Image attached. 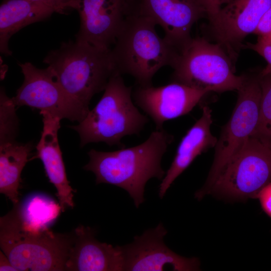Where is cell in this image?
<instances>
[{"instance_id":"44dd1931","label":"cell","mask_w":271,"mask_h":271,"mask_svg":"<svg viewBox=\"0 0 271 271\" xmlns=\"http://www.w3.org/2000/svg\"><path fill=\"white\" fill-rule=\"evenodd\" d=\"M259 74L261 98L258 122L251 136L271 147V74Z\"/></svg>"},{"instance_id":"ba28073f","label":"cell","mask_w":271,"mask_h":271,"mask_svg":"<svg viewBox=\"0 0 271 271\" xmlns=\"http://www.w3.org/2000/svg\"><path fill=\"white\" fill-rule=\"evenodd\" d=\"M18 64L24 80L12 98L16 106L38 109L61 120L66 118L80 122L85 118L89 109L65 91L48 67L38 68L29 62Z\"/></svg>"},{"instance_id":"6da1fadb","label":"cell","mask_w":271,"mask_h":271,"mask_svg":"<svg viewBox=\"0 0 271 271\" xmlns=\"http://www.w3.org/2000/svg\"><path fill=\"white\" fill-rule=\"evenodd\" d=\"M173 140L174 137L163 128L156 129L144 142L134 147L112 152L91 149L83 169L94 174L96 184H111L126 191L138 208L145 201L147 182L153 178L164 177L161 161Z\"/></svg>"},{"instance_id":"8fae6325","label":"cell","mask_w":271,"mask_h":271,"mask_svg":"<svg viewBox=\"0 0 271 271\" xmlns=\"http://www.w3.org/2000/svg\"><path fill=\"white\" fill-rule=\"evenodd\" d=\"M271 7V0H221L217 13L209 18V28L235 64L243 41L253 33L259 20Z\"/></svg>"},{"instance_id":"d6986e66","label":"cell","mask_w":271,"mask_h":271,"mask_svg":"<svg viewBox=\"0 0 271 271\" xmlns=\"http://www.w3.org/2000/svg\"><path fill=\"white\" fill-rule=\"evenodd\" d=\"M33 149L31 143H19L15 141L1 143L0 192L14 204L19 202V189L23 168Z\"/></svg>"},{"instance_id":"7c38bea8","label":"cell","mask_w":271,"mask_h":271,"mask_svg":"<svg viewBox=\"0 0 271 271\" xmlns=\"http://www.w3.org/2000/svg\"><path fill=\"white\" fill-rule=\"evenodd\" d=\"M167 233L160 223L141 235L134 236L131 243L120 246L123 270L162 271L167 266L176 271L200 270L198 258L181 256L166 245L164 238Z\"/></svg>"},{"instance_id":"3957f363","label":"cell","mask_w":271,"mask_h":271,"mask_svg":"<svg viewBox=\"0 0 271 271\" xmlns=\"http://www.w3.org/2000/svg\"><path fill=\"white\" fill-rule=\"evenodd\" d=\"M110 49L75 39L69 40L50 51L43 62L65 91L89 108L93 96L104 91L110 78L116 74Z\"/></svg>"},{"instance_id":"277c9868","label":"cell","mask_w":271,"mask_h":271,"mask_svg":"<svg viewBox=\"0 0 271 271\" xmlns=\"http://www.w3.org/2000/svg\"><path fill=\"white\" fill-rule=\"evenodd\" d=\"M73 235L23 224L12 209L0 219V246L18 271L65 270Z\"/></svg>"},{"instance_id":"484cf974","label":"cell","mask_w":271,"mask_h":271,"mask_svg":"<svg viewBox=\"0 0 271 271\" xmlns=\"http://www.w3.org/2000/svg\"><path fill=\"white\" fill-rule=\"evenodd\" d=\"M253 33L258 36L271 34V7L262 16Z\"/></svg>"},{"instance_id":"83f0119b","label":"cell","mask_w":271,"mask_h":271,"mask_svg":"<svg viewBox=\"0 0 271 271\" xmlns=\"http://www.w3.org/2000/svg\"><path fill=\"white\" fill-rule=\"evenodd\" d=\"M0 270L18 271L13 265L8 257L2 250L0 251Z\"/></svg>"},{"instance_id":"ac0fdd59","label":"cell","mask_w":271,"mask_h":271,"mask_svg":"<svg viewBox=\"0 0 271 271\" xmlns=\"http://www.w3.org/2000/svg\"><path fill=\"white\" fill-rule=\"evenodd\" d=\"M55 13L45 5L29 0H7L0 6V51L11 55L9 41L11 37L31 24L43 21Z\"/></svg>"},{"instance_id":"e0dca14e","label":"cell","mask_w":271,"mask_h":271,"mask_svg":"<svg viewBox=\"0 0 271 271\" xmlns=\"http://www.w3.org/2000/svg\"><path fill=\"white\" fill-rule=\"evenodd\" d=\"M202 114L181 140L173 161L159 186V196L162 199L175 179L202 153L214 148L217 139L212 135V111L202 106Z\"/></svg>"},{"instance_id":"5bb4252c","label":"cell","mask_w":271,"mask_h":271,"mask_svg":"<svg viewBox=\"0 0 271 271\" xmlns=\"http://www.w3.org/2000/svg\"><path fill=\"white\" fill-rule=\"evenodd\" d=\"M140 14L153 19L179 52L192 38L194 24L207 17V9L204 0H140Z\"/></svg>"},{"instance_id":"cb8c5ba5","label":"cell","mask_w":271,"mask_h":271,"mask_svg":"<svg viewBox=\"0 0 271 271\" xmlns=\"http://www.w3.org/2000/svg\"><path fill=\"white\" fill-rule=\"evenodd\" d=\"M49 7L54 12L65 13L66 11L74 9L76 0H29Z\"/></svg>"},{"instance_id":"4316f807","label":"cell","mask_w":271,"mask_h":271,"mask_svg":"<svg viewBox=\"0 0 271 271\" xmlns=\"http://www.w3.org/2000/svg\"><path fill=\"white\" fill-rule=\"evenodd\" d=\"M207 9V18L214 15L218 10L221 0H204Z\"/></svg>"},{"instance_id":"2e32d148","label":"cell","mask_w":271,"mask_h":271,"mask_svg":"<svg viewBox=\"0 0 271 271\" xmlns=\"http://www.w3.org/2000/svg\"><path fill=\"white\" fill-rule=\"evenodd\" d=\"M94 235V230L89 227L79 225L75 229L65 270H123L120 246L100 242Z\"/></svg>"},{"instance_id":"5b68a950","label":"cell","mask_w":271,"mask_h":271,"mask_svg":"<svg viewBox=\"0 0 271 271\" xmlns=\"http://www.w3.org/2000/svg\"><path fill=\"white\" fill-rule=\"evenodd\" d=\"M132 87L127 86L122 75L114 74L95 107L78 124L70 126L76 131L80 147L104 142L124 148L121 142L126 136L138 134L149 122L132 99Z\"/></svg>"},{"instance_id":"30bf717a","label":"cell","mask_w":271,"mask_h":271,"mask_svg":"<svg viewBox=\"0 0 271 271\" xmlns=\"http://www.w3.org/2000/svg\"><path fill=\"white\" fill-rule=\"evenodd\" d=\"M80 24L75 40L110 49L126 21L140 14V0H76Z\"/></svg>"},{"instance_id":"d4e9b609","label":"cell","mask_w":271,"mask_h":271,"mask_svg":"<svg viewBox=\"0 0 271 271\" xmlns=\"http://www.w3.org/2000/svg\"><path fill=\"white\" fill-rule=\"evenodd\" d=\"M256 198L263 211L271 218V182L260 190Z\"/></svg>"},{"instance_id":"9c48e42d","label":"cell","mask_w":271,"mask_h":271,"mask_svg":"<svg viewBox=\"0 0 271 271\" xmlns=\"http://www.w3.org/2000/svg\"><path fill=\"white\" fill-rule=\"evenodd\" d=\"M237 90V100L231 116L222 128L208 177L216 174L242 148L254 133L258 122L261 87L259 73L245 74Z\"/></svg>"},{"instance_id":"52a82bcc","label":"cell","mask_w":271,"mask_h":271,"mask_svg":"<svg viewBox=\"0 0 271 271\" xmlns=\"http://www.w3.org/2000/svg\"><path fill=\"white\" fill-rule=\"evenodd\" d=\"M171 67L172 82L209 92L237 91L244 78L235 74V64L223 48L204 37H192Z\"/></svg>"},{"instance_id":"9a60e30c","label":"cell","mask_w":271,"mask_h":271,"mask_svg":"<svg viewBox=\"0 0 271 271\" xmlns=\"http://www.w3.org/2000/svg\"><path fill=\"white\" fill-rule=\"evenodd\" d=\"M42 116L43 129L36 148V155L31 160L40 159L42 162L49 181L57 190L56 196L61 210L73 208V192L66 173L62 154L59 144L58 133L61 119L46 112Z\"/></svg>"},{"instance_id":"4fadbf2b","label":"cell","mask_w":271,"mask_h":271,"mask_svg":"<svg viewBox=\"0 0 271 271\" xmlns=\"http://www.w3.org/2000/svg\"><path fill=\"white\" fill-rule=\"evenodd\" d=\"M208 93L172 82L159 87L136 85L132 96L136 104L153 120L156 129L159 130L163 128L165 121L190 112Z\"/></svg>"},{"instance_id":"ffe728a7","label":"cell","mask_w":271,"mask_h":271,"mask_svg":"<svg viewBox=\"0 0 271 271\" xmlns=\"http://www.w3.org/2000/svg\"><path fill=\"white\" fill-rule=\"evenodd\" d=\"M13 209L23 223L34 228H49L62 211L59 203L42 194L30 196Z\"/></svg>"},{"instance_id":"7a4b0ae2","label":"cell","mask_w":271,"mask_h":271,"mask_svg":"<svg viewBox=\"0 0 271 271\" xmlns=\"http://www.w3.org/2000/svg\"><path fill=\"white\" fill-rule=\"evenodd\" d=\"M152 18L138 14L125 23L110 49L116 73L129 75L136 85L152 86L162 67L172 66L178 51L159 36Z\"/></svg>"},{"instance_id":"603a6c76","label":"cell","mask_w":271,"mask_h":271,"mask_svg":"<svg viewBox=\"0 0 271 271\" xmlns=\"http://www.w3.org/2000/svg\"><path fill=\"white\" fill-rule=\"evenodd\" d=\"M242 48L254 51L266 60L267 65L259 72L261 75L271 74V34L258 36L256 43L243 44Z\"/></svg>"},{"instance_id":"7402d4cb","label":"cell","mask_w":271,"mask_h":271,"mask_svg":"<svg viewBox=\"0 0 271 271\" xmlns=\"http://www.w3.org/2000/svg\"><path fill=\"white\" fill-rule=\"evenodd\" d=\"M16 105L5 90L1 89V143L15 141L18 127Z\"/></svg>"},{"instance_id":"8992f818","label":"cell","mask_w":271,"mask_h":271,"mask_svg":"<svg viewBox=\"0 0 271 271\" xmlns=\"http://www.w3.org/2000/svg\"><path fill=\"white\" fill-rule=\"evenodd\" d=\"M271 182V147L250 136L242 148L195 193L201 200L212 195L229 201L256 198Z\"/></svg>"}]
</instances>
